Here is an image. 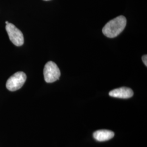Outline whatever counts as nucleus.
<instances>
[{
	"mask_svg": "<svg viewBox=\"0 0 147 147\" xmlns=\"http://www.w3.org/2000/svg\"><path fill=\"white\" fill-rule=\"evenodd\" d=\"M126 19L125 16H121L108 22L102 28V33L108 38L118 36L126 26Z\"/></svg>",
	"mask_w": 147,
	"mask_h": 147,
	"instance_id": "obj_1",
	"label": "nucleus"
},
{
	"mask_svg": "<svg viewBox=\"0 0 147 147\" xmlns=\"http://www.w3.org/2000/svg\"><path fill=\"white\" fill-rule=\"evenodd\" d=\"M44 80L47 83H53L59 79L61 76L60 70L57 64L53 62L49 61L44 68Z\"/></svg>",
	"mask_w": 147,
	"mask_h": 147,
	"instance_id": "obj_2",
	"label": "nucleus"
},
{
	"mask_svg": "<svg viewBox=\"0 0 147 147\" xmlns=\"http://www.w3.org/2000/svg\"><path fill=\"white\" fill-rule=\"evenodd\" d=\"M26 75L22 71H18L8 79L6 87L9 90L14 92L20 89L26 80Z\"/></svg>",
	"mask_w": 147,
	"mask_h": 147,
	"instance_id": "obj_3",
	"label": "nucleus"
},
{
	"mask_svg": "<svg viewBox=\"0 0 147 147\" xmlns=\"http://www.w3.org/2000/svg\"><path fill=\"white\" fill-rule=\"evenodd\" d=\"M5 30L11 42L16 46L20 47L24 44V38L22 32L13 24H6Z\"/></svg>",
	"mask_w": 147,
	"mask_h": 147,
	"instance_id": "obj_4",
	"label": "nucleus"
},
{
	"mask_svg": "<svg viewBox=\"0 0 147 147\" xmlns=\"http://www.w3.org/2000/svg\"><path fill=\"white\" fill-rule=\"evenodd\" d=\"M133 95L134 92L131 88L124 87L113 89L109 93L111 96L121 99H128L131 98Z\"/></svg>",
	"mask_w": 147,
	"mask_h": 147,
	"instance_id": "obj_5",
	"label": "nucleus"
},
{
	"mask_svg": "<svg viewBox=\"0 0 147 147\" xmlns=\"http://www.w3.org/2000/svg\"><path fill=\"white\" fill-rule=\"evenodd\" d=\"M115 136V133L108 130H99L93 133L95 139L99 142L109 141Z\"/></svg>",
	"mask_w": 147,
	"mask_h": 147,
	"instance_id": "obj_6",
	"label": "nucleus"
},
{
	"mask_svg": "<svg viewBox=\"0 0 147 147\" xmlns=\"http://www.w3.org/2000/svg\"><path fill=\"white\" fill-rule=\"evenodd\" d=\"M142 61L146 66H147V55H143L142 56Z\"/></svg>",
	"mask_w": 147,
	"mask_h": 147,
	"instance_id": "obj_7",
	"label": "nucleus"
},
{
	"mask_svg": "<svg viewBox=\"0 0 147 147\" xmlns=\"http://www.w3.org/2000/svg\"><path fill=\"white\" fill-rule=\"evenodd\" d=\"M8 23H9V22H8V21H5V24H8Z\"/></svg>",
	"mask_w": 147,
	"mask_h": 147,
	"instance_id": "obj_8",
	"label": "nucleus"
},
{
	"mask_svg": "<svg viewBox=\"0 0 147 147\" xmlns=\"http://www.w3.org/2000/svg\"><path fill=\"white\" fill-rule=\"evenodd\" d=\"M44 1H49V0H44Z\"/></svg>",
	"mask_w": 147,
	"mask_h": 147,
	"instance_id": "obj_9",
	"label": "nucleus"
}]
</instances>
